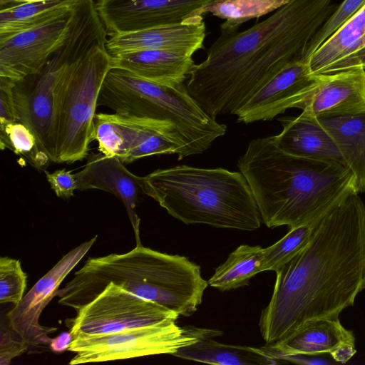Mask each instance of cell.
<instances>
[{"instance_id": "cell-12", "label": "cell", "mask_w": 365, "mask_h": 365, "mask_svg": "<svg viewBox=\"0 0 365 365\" xmlns=\"http://www.w3.org/2000/svg\"><path fill=\"white\" fill-rule=\"evenodd\" d=\"M74 10L75 7L39 26L0 41V83L16 85L38 74L67 37Z\"/></svg>"}, {"instance_id": "cell-8", "label": "cell", "mask_w": 365, "mask_h": 365, "mask_svg": "<svg viewBox=\"0 0 365 365\" xmlns=\"http://www.w3.org/2000/svg\"><path fill=\"white\" fill-rule=\"evenodd\" d=\"M111 57L106 46L93 49L79 64L63 95L60 108L56 163L83 160L93 139L99 93Z\"/></svg>"}, {"instance_id": "cell-24", "label": "cell", "mask_w": 365, "mask_h": 365, "mask_svg": "<svg viewBox=\"0 0 365 365\" xmlns=\"http://www.w3.org/2000/svg\"><path fill=\"white\" fill-rule=\"evenodd\" d=\"M318 120L334 140L346 165L355 175L356 192H365V112Z\"/></svg>"}, {"instance_id": "cell-22", "label": "cell", "mask_w": 365, "mask_h": 365, "mask_svg": "<svg viewBox=\"0 0 365 365\" xmlns=\"http://www.w3.org/2000/svg\"><path fill=\"white\" fill-rule=\"evenodd\" d=\"M112 67L127 70L144 79L164 84L183 83L195 63L192 56L164 50H138L110 55Z\"/></svg>"}, {"instance_id": "cell-11", "label": "cell", "mask_w": 365, "mask_h": 365, "mask_svg": "<svg viewBox=\"0 0 365 365\" xmlns=\"http://www.w3.org/2000/svg\"><path fill=\"white\" fill-rule=\"evenodd\" d=\"M66 320L73 339L78 334L98 335L176 321L166 307L110 283L99 294Z\"/></svg>"}, {"instance_id": "cell-26", "label": "cell", "mask_w": 365, "mask_h": 365, "mask_svg": "<svg viewBox=\"0 0 365 365\" xmlns=\"http://www.w3.org/2000/svg\"><path fill=\"white\" fill-rule=\"evenodd\" d=\"M263 254L259 245L239 246L215 269L208 285L221 292L248 285L252 277L263 272Z\"/></svg>"}, {"instance_id": "cell-34", "label": "cell", "mask_w": 365, "mask_h": 365, "mask_svg": "<svg viewBox=\"0 0 365 365\" xmlns=\"http://www.w3.org/2000/svg\"><path fill=\"white\" fill-rule=\"evenodd\" d=\"M72 340L73 336L70 331L62 332L55 338L51 339L48 344L49 348L54 353H62L68 350Z\"/></svg>"}, {"instance_id": "cell-29", "label": "cell", "mask_w": 365, "mask_h": 365, "mask_svg": "<svg viewBox=\"0 0 365 365\" xmlns=\"http://www.w3.org/2000/svg\"><path fill=\"white\" fill-rule=\"evenodd\" d=\"M319 220L289 228L282 238L264 248L263 272H277L294 258L307 245Z\"/></svg>"}, {"instance_id": "cell-2", "label": "cell", "mask_w": 365, "mask_h": 365, "mask_svg": "<svg viewBox=\"0 0 365 365\" xmlns=\"http://www.w3.org/2000/svg\"><path fill=\"white\" fill-rule=\"evenodd\" d=\"M333 0H289L247 30L221 32L186 87L211 118L235 112L285 66L307 60L309 43L335 11Z\"/></svg>"}, {"instance_id": "cell-28", "label": "cell", "mask_w": 365, "mask_h": 365, "mask_svg": "<svg viewBox=\"0 0 365 365\" xmlns=\"http://www.w3.org/2000/svg\"><path fill=\"white\" fill-rule=\"evenodd\" d=\"M0 148L21 155L36 169H43L51 158L41 148L33 131L21 121L0 128Z\"/></svg>"}, {"instance_id": "cell-30", "label": "cell", "mask_w": 365, "mask_h": 365, "mask_svg": "<svg viewBox=\"0 0 365 365\" xmlns=\"http://www.w3.org/2000/svg\"><path fill=\"white\" fill-rule=\"evenodd\" d=\"M27 274L19 259L0 258V302L19 304L26 288Z\"/></svg>"}, {"instance_id": "cell-6", "label": "cell", "mask_w": 365, "mask_h": 365, "mask_svg": "<svg viewBox=\"0 0 365 365\" xmlns=\"http://www.w3.org/2000/svg\"><path fill=\"white\" fill-rule=\"evenodd\" d=\"M107 36L94 0H78L64 41L38 74L14 86L20 121L33 131L53 163H56L58 116L66 88L82 61L96 47L106 46Z\"/></svg>"}, {"instance_id": "cell-3", "label": "cell", "mask_w": 365, "mask_h": 365, "mask_svg": "<svg viewBox=\"0 0 365 365\" xmlns=\"http://www.w3.org/2000/svg\"><path fill=\"white\" fill-rule=\"evenodd\" d=\"M237 166L269 228L317 221L356 192L355 175L346 165L286 153L272 136L251 140Z\"/></svg>"}, {"instance_id": "cell-4", "label": "cell", "mask_w": 365, "mask_h": 365, "mask_svg": "<svg viewBox=\"0 0 365 365\" xmlns=\"http://www.w3.org/2000/svg\"><path fill=\"white\" fill-rule=\"evenodd\" d=\"M110 283L185 317L197 311L208 286L200 267L186 257L138 245L124 254L89 257L58 289V302L77 311Z\"/></svg>"}, {"instance_id": "cell-7", "label": "cell", "mask_w": 365, "mask_h": 365, "mask_svg": "<svg viewBox=\"0 0 365 365\" xmlns=\"http://www.w3.org/2000/svg\"><path fill=\"white\" fill-rule=\"evenodd\" d=\"M98 106L115 113L165 120L176 128L189 155L202 153L227 126L201 108L184 83L164 85L112 67L103 82Z\"/></svg>"}, {"instance_id": "cell-10", "label": "cell", "mask_w": 365, "mask_h": 365, "mask_svg": "<svg viewBox=\"0 0 365 365\" xmlns=\"http://www.w3.org/2000/svg\"><path fill=\"white\" fill-rule=\"evenodd\" d=\"M93 139L100 153L119 158L124 164L158 154L189 156L173 124L165 120L114 113L94 118Z\"/></svg>"}, {"instance_id": "cell-33", "label": "cell", "mask_w": 365, "mask_h": 365, "mask_svg": "<svg viewBox=\"0 0 365 365\" xmlns=\"http://www.w3.org/2000/svg\"><path fill=\"white\" fill-rule=\"evenodd\" d=\"M47 181L58 197L69 199L77 190V182L75 174L66 169L48 173L45 171Z\"/></svg>"}, {"instance_id": "cell-9", "label": "cell", "mask_w": 365, "mask_h": 365, "mask_svg": "<svg viewBox=\"0 0 365 365\" xmlns=\"http://www.w3.org/2000/svg\"><path fill=\"white\" fill-rule=\"evenodd\" d=\"M167 321L118 332L73 337L68 350L76 354L69 364L103 362L135 357L173 355L179 349L198 340L197 327H180Z\"/></svg>"}, {"instance_id": "cell-20", "label": "cell", "mask_w": 365, "mask_h": 365, "mask_svg": "<svg viewBox=\"0 0 365 365\" xmlns=\"http://www.w3.org/2000/svg\"><path fill=\"white\" fill-rule=\"evenodd\" d=\"M307 63L314 75L365 69V6L334 31Z\"/></svg>"}, {"instance_id": "cell-16", "label": "cell", "mask_w": 365, "mask_h": 365, "mask_svg": "<svg viewBox=\"0 0 365 365\" xmlns=\"http://www.w3.org/2000/svg\"><path fill=\"white\" fill-rule=\"evenodd\" d=\"M262 347L282 363L284 356L328 354L344 364L356 352L353 331L344 328L339 318L309 320L285 338Z\"/></svg>"}, {"instance_id": "cell-5", "label": "cell", "mask_w": 365, "mask_h": 365, "mask_svg": "<svg viewBox=\"0 0 365 365\" xmlns=\"http://www.w3.org/2000/svg\"><path fill=\"white\" fill-rule=\"evenodd\" d=\"M140 190L185 224L253 231L262 218L240 172L177 165L140 177Z\"/></svg>"}, {"instance_id": "cell-14", "label": "cell", "mask_w": 365, "mask_h": 365, "mask_svg": "<svg viewBox=\"0 0 365 365\" xmlns=\"http://www.w3.org/2000/svg\"><path fill=\"white\" fill-rule=\"evenodd\" d=\"M324 75L311 73L307 61L291 63L256 90L235 112L237 122L272 120L291 108H302Z\"/></svg>"}, {"instance_id": "cell-19", "label": "cell", "mask_w": 365, "mask_h": 365, "mask_svg": "<svg viewBox=\"0 0 365 365\" xmlns=\"http://www.w3.org/2000/svg\"><path fill=\"white\" fill-rule=\"evenodd\" d=\"M324 75L322 82L304 103L303 114L318 119L365 112V69Z\"/></svg>"}, {"instance_id": "cell-21", "label": "cell", "mask_w": 365, "mask_h": 365, "mask_svg": "<svg viewBox=\"0 0 365 365\" xmlns=\"http://www.w3.org/2000/svg\"><path fill=\"white\" fill-rule=\"evenodd\" d=\"M282 131L272 136L283 152L302 158L335 161L345 164L334 140L318 119L302 113L295 117L278 118Z\"/></svg>"}, {"instance_id": "cell-35", "label": "cell", "mask_w": 365, "mask_h": 365, "mask_svg": "<svg viewBox=\"0 0 365 365\" xmlns=\"http://www.w3.org/2000/svg\"><path fill=\"white\" fill-rule=\"evenodd\" d=\"M46 0H0V11L9 8H11L14 6H16L18 5L30 3V2H36V1H42Z\"/></svg>"}, {"instance_id": "cell-13", "label": "cell", "mask_w": 365, "mask_h": 365, "mask_svg": "<svg viewBox=\"0 0 365 365\" xmlns=\"http://www.w3.org/2000/svg\"><path fill=\"white\" fill-rule=\"evenodd\" d=\"M97 237L94 236L63 255L7 313L10 327L29 345L49 344L51 339L48 335L57 328L41 325L40 316L49 302L56 297L63 279L86 255Z\"/></svg>"}, {"instance_id": "cell-27", "label": "cell", "mask_w": 365, "mask_h": 365, "mask_svg": "<svg viewBox=\"0 0 365 365\" xmlns=\"http://www.w3.org/2000/svg\"><path fill=\"white\" fill-rule=\"evenodd\" d=\"M289 0H212L196 11L197 16L208 13L225 21L221 32H236L243 23L273 12Z\"/></svg>"}, {"instance_id": "cell-25", "label": "cell", "mask_w": 365, "mask_h": 365, "mask_svg": "<svg viewBox=\"0 0 365 365\" xmlns=\"http://www.w3.org/2000/svg\"><path fill=\"white\" fill-rule=\"evenodd\" d=\"M78 0L25 3L0 11V41L39 26L73 9Z\"/></svg>"}, {"instance_id": "cell-15", "label": "cell", "mask_w": 365, "mask_h": 365, "mask_svg": "<svg viewBox=\"0 0 365 365\" xmlns=\"http://www.w3.org/2000/svg\"><path fill=\"white\" fill-rule=\"evenodd\" d=\"M212 0H106L96 9L108 34L179 24Z\"/></svg>"}, {"instance_id": "cell-31", "label": "cell", "mask_w": 365, "mask_h": 365, "mask_svg": "<svg viewBox=\"0 0 365 365\" xmlns=\"http://www.w3.org/2000/svg\"><path fill=\"white\" fill-rule=\"evenodd\" d=\"M365 6V0H344L318 30L308 46L307 60L342 24Z\"/></svg>"}, {"instance_id": "cell-32", "label": "cell", "mask_w": 365, "mask_h": 365, "mask_svg": "<svg viewBox=\"0 0 365 365\" xmlns=\"http://www.w3.org/2000/svg\"><path fill=\"white\" fill-rule=\"evenodd\" d=\"M29 345L23 341L15 331L8 326L1 328L0 364L8 365L11 361L24 353Z\"/></svg>"}, {"instance_id": "cell-36", "label": "cell", "mask_w": 365, "mask_h": 365, "mask_svg": "<svg viewBox=\"0 0 365 365\" xmlns=\"http://www.w3.org/2000/svg\"><path fill=\"white\" fill-rule=\"evenodd\" d=\"M105 1H106V0H97L96 3L99 4V3L103 2Z\"/></svg>"}, {"instance_id": "cell-1", "label": "cell", "mask_w": 365, "mask_h": 365, "mask_svg": "<svg viewBox=\"0 0 365 365\" xmlns=\"http://www.w3.org/2000/svg\"><path fill=\"white\" fill-rule=\"evenodd\" d=\"M276 272L259 322L266 344L306 322L338 319L365 289V205L353 192L317 222L304 248Z\"/></svg>"}, {"instance_id": "cell-18", "label": "cell", "mask_w": 365, "mask_h": 365, "mask_svg": "<svg viewBox=\"0 0 365 365\" xmlns=\"http://www.w3.org/2000/svg\"><path fill=\"white\" fill-rule=\"evenodd\" d=\"M77 190L98 189L108 192L120 199L126 209L135 233L136 245L140 239V219L136 212L140 176L130 172L118 158L92 153L81 171L75 174Z\"/></svg>"}, {"instance_id": "cell-17", "label": "cell", "mask_w": 365, "mask_h": 365, "mask_svg": "<svg viewBox=\"0 0 365 365\" xmlns=\"http://www.w3.org/2000/svg\"><path fill=\"white\" fill-rule=\"evenodd\" d=\"M108 35L106 48L110 55L150 49L192 56L204 47L206 34L203 16H195L179 24Z\"/></svg>"}, {"instance_id": "cell-23", "label": "cell", "mask_w": 365, "mask_h": 365, "mask_svg": "<svg viewBox=\"0 0 365 365\" xmlns=\"http://www.w3.org/2000/svg\"><path fill=\"white\" fill-rule=\"evenodd\" d=\"M221 334L222 331L219 330L197 328L198 340L179 349L173 356L218 365H274L282 363L269 355L262 346L230 345L213 339Z\"/></svg>"}]
</instances>
